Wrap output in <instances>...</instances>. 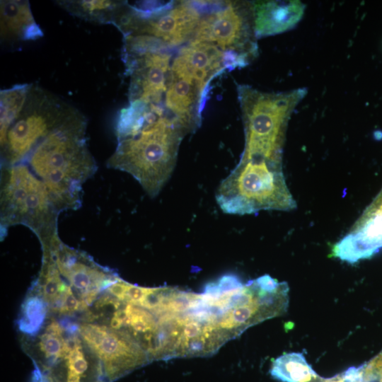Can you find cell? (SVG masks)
I'll return each mask as SVG.
<instances>
[{
  "label": "cell",
  "instance_id": "obj_21",
  "mask_svg": "<svg viewBox=\"0 0 382 382\" xmlns=\"http://www.w3.org/2000/svg\"><path fill=\"white\" fill-rule=\"evenodd\" d=\"M43 382H65L62 378L52 374H42ZM103 382V381H98Z\"/></svg>",
  "mask_w": 382,
  "mask_h": 382
},
{
  "label": "cell",
  "instance_id": "obj_11",
  "mask_svg": "<svg viewBox=\"0 0 382 382\" xmlns=\"http://www.w3.org/2000/svg\"><path fill=\"white\" fill-rule=\"evenodd\" d=\"M70 14L93 23L114 24L126 1L107 0L55 1Z\"/></svg>",
  "mask_w": 382,
  "mask_h": 382
},
{
  "label": "cell",
  "instance_id": "obj_22",
  "mask_svg": "<svg viewBox=\"0 0 382 382\" xmlns=\"http://www.w3.org/2000/svg\"><path fill=\"white\" fill-rule=\"evenodd\" d=\"M323 382H342V380L341 378V376L340 375V376H337L334 378H330V379H328V380H324Z\"/></svg>",
  "mask_w": 382,
  "mask_h": 382
},
{
  "label": "cell",
  "instance_id": "obj_20",
  "mask_svg": "<svg viewBox=\"0 0 382 382\" xmlns=\"http://www.w3.org/2000/svg\"><path fill=\"white\" fill-rule=\"evenodd\" d=\"M46 332L55 335L62 336L63 330L57 322L53 321L49 324L46 329Z\"/></svg>",
  "mask_w": 382,
  "mask_h": 382
},
{
  "label": "cell",
  "instance_id": "obj_1",
  "mask_svg": "<svg viewBox=\"0 0 382 382\" xmlns=\"http://www.w3.org/2000/svg\"><path fill=\"white\" fill-rule=\"evenodd\" d=\"M117 144L107 166L130 174L151 197L170 178L188 131L160 105L130 102L117 119Z\"/></svg>",
  "mask_w": 382,
  "mask_h": 382
},
{
  "label": "cell",
  "instance_id": "obj_15",
  "mask_svg": "<svg viewBox=\"0 0 382 382\" xmlns=\"http://www.w3.org/2000/svg\"><path fill=\"white\" fill-rule=\"evenodd\" d=\"M40 347L47 359L48 366L54 365L58 359L64 358L70 351L62 336L45 332L40 337Z\"/></svg>",
  "mask_w": 382,
  "mask_h": 382
},
{
  "label": "cell",
  "instance_id": "obj_8",
  "mask_svg": "<svg viewBox=\"0 0 382 382\" xmlns=\"http://www.w3.org/2000/svg\"><path fill=\"white\" fill-rule=\"evenodd\" d=\"M79 330L103 362L105 376L110 381L151 361L147 352L129 334L90 323L83 324Z\"/></svg>",
  "mask_w": 382,
  "mask_h": 382
},
{
  "label": "cell",
  "instance_id": "obj_2",
  "mask_svg": "<svg viewBox=\"0 0 382 382\" xmlns=\"http://www.w3.org/2000/svg\"><path fill=\"white\" fill-rule=\"evenodd\" d=\"M86 127L87 120L81 114L43 137L20 163L43 182L59 213L81 207L82 186L97 170Z\"/></svg>",
  "mask_w": 382,
  "mask_h": 382
},
{
  "label": "cell",
  "instance_id": "obj_18",
  "mask_svg": "<svg viewBox=\"0 0 382 382\" xmlns=\"http://www.w3.org/2000/svg\"><path fill=\"white\" fill-rule=\"evenodd\" d=\"M79 308H81V303L77 300L71 287L68 286L56 310L66 313L77 311Z\"/></svg>",
  "mask_w": 382,
  "mask_h": 382
},
{
  "label": "cell",
  "instance_id": "obj_14",
  "mask_svg": "<svg viewBox=\"0 0 382 382\" xmlns=\"http://www.w3.org/2000/svg\"><path fill=\"white\" fill-rule=\"evenodd\" d=\"M46 315V307L42 299L32 296L26 299L23 314L18 321V327L21 332L34 335L41 328Z\"/></svg>",
  "mask_w": 382,
  "mask_h": 382
},
{
  "label": "cell",
  "instance_id": "obj_6",
  "mask_svg": "<svg viewBox=\"0 0 382 382\" xmlns=\"http://www.w3.org/2000/svg\"><path fill=\"white\" fill-rule=\"evenodd\" d=\"M81 114L59 97L31 83L21 110L0 134L1 166L20 163L43 137Z\"/></svg>",
  "mask_w": 382,
  "mask_h": 382
},
{
  "label": "cell",
  "instance_id": "obj_12",
  "mask_svg": "<svg viewBox=\"0 0 382 382\" xmlns=\"http://www.w3.org/2000/svg\"><path fill=\"white\" fill-rule=\"evenodd\" d=\"M270 375L281 382H311L318 376L302 353H286L274 360Z\"/></svg>",
  "mask_w": 382,
  "mask_h": 382
},
{
  "label": "cell",
  "instance_id": "obj_19",
  "mask_svg": "<svg viewBox=\"0 0 382 382\" xmlns=\"http://www.w3.org/2000/svg\"><path fill=\"white\" fill-rule=\"evenodd\" d=\"M340 376L342 382H363V366L349 367Z\"/></svg>",
  "mask_w": 382,
  "mask_h": 382
},
{
  "label": "cell",
  "instance_id": "obj_3",
  "mask_svg": "<svg viewBox=\"0 0 382 382\" xmlns=\"http://www.w3.org/2000/svg\"><path fill=\"white\" fill-rule=\"evenodd\" d=\"M245 132L241 160L282 166V149L289 120L305 97L306 88L267 93L238 85Z\"/></svg>",
  "mask_w": 382,
  "mask_h": 382
},
{
  "label": "cell",
  "instance_id": "obj_23",
  "mask_svg": "<svg viewBox=\"0 0 382 382\" xmlns=\"http://www.w3.org/2000/svg\"><path fill=\"white\" fill-rule=\"evenodd\" d=\"M379 199H380L381 209L382 210V190L379 193Z\"/></svg>",
  "mask_w": 382,
  "mask_h": 382
},
{
  "label": "cell",
  "instance_id": "obj_4",
  "mask_svg": "<svg viewBox=\"0 0 382 382\" xmlns=\"http://www.w3.org/2000/svg\"><path fill=\"white\" fill-rule=\"evenodd\" d=\"M1 236L16 225L27 226L42 244L58 235L59 212L46 186L23 163L1 166Z\"/></svg>",
  "mask_w": 382,
  "mask_h": 382
},
{
  "label": "cell",
  "instance_id": "obj_16",
  "mask_svg": "<svg viewBox=\"0 0 382 382\" xmlns=\"http://www.w3.org/2000/svg\"><path fill=\"white\" fill-rule=\"evenodd\" d=\"M363 366V382H382V352Z\"/></svg>",
  "mask_w": 382,
  "mask_h": 382
},
{
  "label": "cell",
  "instance_id": "obj_10",
  "mask_svg": "<svg viewBox=\"0 0 382 382\" xmlns=\"http://www.w3.org/2000/svg\"><path fill=\"white\" fill-rule=\"evenodd\" d=\"M42 36V30L35 21L28 1H1V43L13 45L18 42L35 40Z\"/></svg>",
  "mask_w": 382,
  "mask_h": 382
},
{
  "label": "cell",
  "instance_id": "obj_7",
  "mask_svg": "<svg viewBox=\"0 0 382 382\" xmlns=\"http://www.w3.org/2000/svg\"><path fill=\"white\" fill-rule=\"evenodd\" d=\"M255 37L253 4L212 1L191 41L212 43L251 60L257 54Z\"/></svg>",
  "mask_w": 382,
  "mask_h": 382
},
{
  "label": "cell",
  "instance_id": "obj_17",
  "mask_svg": "<svg viewBox=\"0 0 382 382\" xmlns=\"http://www.w3.org/2000/svg\"><path fill=\"white\" fill-rule=\"evenodd\" d=\"M150 290L151 288L141 287L127 282L122 301L139 306Z\"/></svg>",
  "mask_w": 382,
  "mask_h": 382
},
{
  "label": "cell",
  "instance_id": "obj_9",
  "mask_svg": "<svg viewBox=\"0 0 382 382\" xmlns=\"http://www.w3.org/2000/svg\"><path fill=\"white\" fill-rule=\"evenodd\" d=\"M305 4L300 1H262L253 3L257 37L277 35L293 28L301 19Z\"/></svg>",
  "mask_w": 382,
  "mask_h": 382
},
{
  "label": "cell",
  "instance_id": "obj_13",
  "mask_svg": "<svg viewBox=\"0 0 382 382\" xmlns=\"http://www.w3.org/2000/svg\"><path fill=\"white\" fill-rule=\"evenodd\" d=\"M31 83L17 84L0 93V134L4 133L21 110Z\"/></svg>",
  "mask_w": 382,
  "mask_h": 382
},
{
  "label": "cell",
  "instance_id": "obj_5",
  "mask_svg": "<svg viewBox=\"0 0 382 382\" xmlns=\"http://www.w3.org/2000/svg\"><path fill=\"white\" fill-rule=\"evenodd\" d=\"M216 199L221 210L231 214L290 211L296 206L282 167L243 160L221 181Z\"/></svg>",
  "mask_w": 382,
  "mask_h": 382
}]
</instances>
